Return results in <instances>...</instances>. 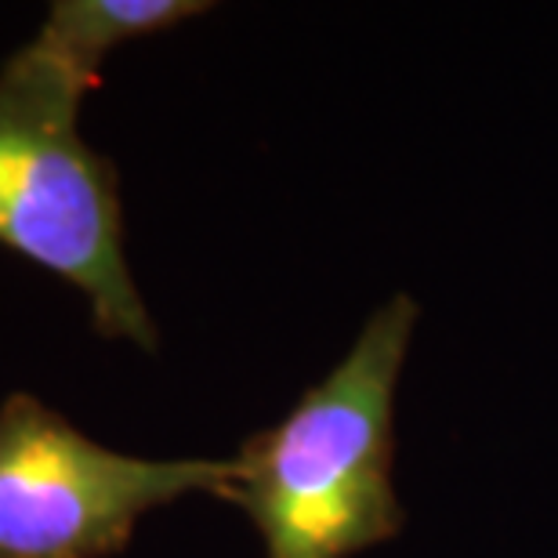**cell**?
I'll list each match as a JSON object with an SVG mask.
<instances>
[{
  "label": "cell",
  "instance_id": "1",
  "mask_svg": "<svg viewBox=\"0 0 558 558\" xmlns=\"http://www.w3.org/2000/svg\"><path fill=\"white\" fill-rule=\"evenodd\" d=\"M414 327L417 301L396 294L283 421L232 457L226 500L251 515L265 558H349L403 530L396 388Z\"/></svg>",
  "mask_w": 558,
  "mask_h": 558
},
{
  "label": "cell",
  "instance_id": "3",
  "mask_svg": "<svg viewBox=\"0 0 558 558\" xmlns=\"http://www.w3.org/2000/svg\"><path fill=\"white\" fill-rule=\"evenodd\" d=\"M229 486L232 461L109 450L26 392L0 407V558L120 555L142 515Z\"/></svg>",
  "mask_w": 558,
  "mask_h": 558
},
{
  "label": "cell",
  "instance_id": "2",
  "mask_svg": "<svg viewBox=\"0 0 558 558\" xmlns=\"http://www.w3.org/2000/svg\"><path fill=\"white\" fill-rule=\"evenodd\" d=\"M87 92L29 44L0 70V247L81 290L102 338L156 352L124 254L117 167L76 131Z\"/></svg>",
  "mask_w": 558,
  "mask_h": 558
},
{
  "label": "cell",
  "instance_id": "4",
  "mask_svg": "<svg viewBox=\"0 0 558 558\" xmlns=\"http://www.w3.org/2000/svg\"><path fill=\"white\" fill-rule=\"evenodd\" d=\"M204 0H59L29 48L62 73L95 87L102 59L128 40L171 29L178 22L207 15Z\"/></svg>",
  "mask_w": 558,
  "mask_h": 558
}]
</instances>
